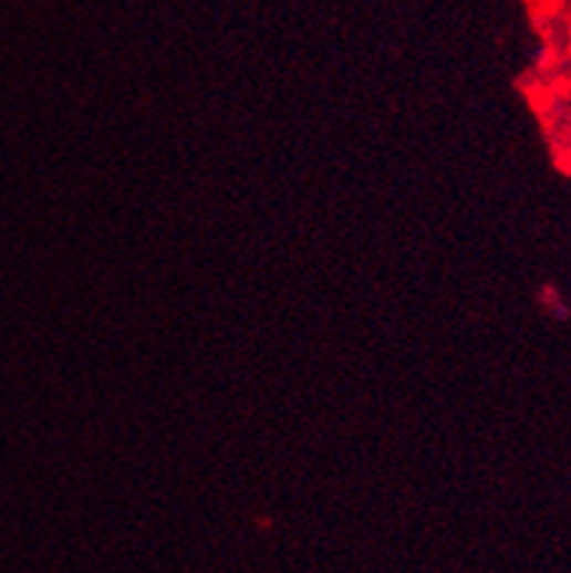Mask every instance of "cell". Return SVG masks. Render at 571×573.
I'll return each mask as SVG.
<instances>
[{"label": "cell", "mask_w": 571, "mask_h": 573, "mask_svg": "<svg viewBox=\"0 0 571 573\" xmlns=\"http://www.w3.org/2000/svg\"><path fill=\"white\" fill-rule=\"evenodd\" d=\"M540 300H543L546 309H549L551 314H554V317H558V320L569 317V303H565L563 294H558V291H554V289H546L543 294H540Z\"/></svg>", "instance_id": "obj_1"}]
</instances>
